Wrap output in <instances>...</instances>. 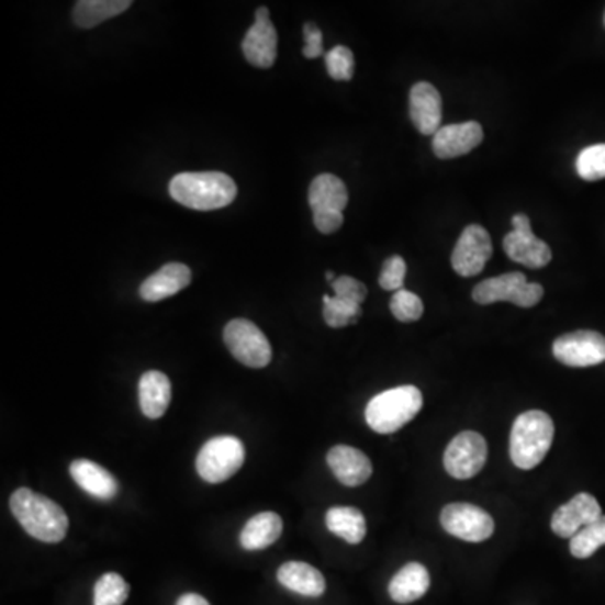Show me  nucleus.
Masks as SVG:
<instances>
[{"mask_svg":"<svg viewBox=\"0 0 605 605\" xmlns=\"http://www.w3.org/2000/svg\"><path fill=\"white\" fill-rule=\"evenodd\" d=\"M313 223L316 229L323 234H334L340 229L344 224V212L338 211H316L313 212Z\"/></svg>","mask_w":605,"mask_h":605,"instance_id":"35","label":"nucleus"},{"mask_svg":"<svg viewBox=\"0 0 605 605\" xmlns=\"http://www.w3.org/2000/svg\"><path fill=\"white\" fill-rule=\"evenodd\" d=\"M408 110H411L412 123L423 135H436L441 130V94L430 82H417L411 88Z\"/></svg>","mask_w":605,"mask_h":605,"instance_id":"15","label":"nucleus"},{"mask_svg":"<svg viewBox=\"0 0 605 605\" xmlns=\"http://www.w3.org/2000/svg\"><path fill=\"white\" fill-rule=\"evenodd\" d=\"M441 525L452 537L471 544L488 540L494 531L493 516L470 503H452L445 506Z\"/></svg>","mask_w":605,"mask_h":605,"instance_id":"10","label":"nucleus"},{"mask_svg":"<svg viewBox=\"0 0 605 605\" xmlns=\"http://www.w3.org/2000/svg\"><path fill=\"white\" fill-rule=\"evenodd\" d=\"M170 195L194 211H215L233 204L236 182L223 172H187L173 177Z\"/></svg>","mask_w":605,"mask_h":605,"instance_id":"2","label":"nucleus"},{"mask_svg":"<svg viewBox=\"0 0 605 605\" xmlns=\"http://www.w3.org/2000/svg\"><path fill=\"white\" fill-rule=\"evenodd\" d=\"M326 69L337 81H350L354 78L355 58L348 47L337 46L325 54Z\"/></svg>","mask_w":605,"mask_h":605,"instance_id":"32","label":"nucleus"},{"mask_svg":"<svg viewBox=\"0 0 605 605\" xmlns=\"http://www.w3.org/2000/svg\"><path fill=\"white\" fill-rule=\"evenodd\" d=\"M488 445L481 434L464 430L449 442L445 468L456 480H471L486 464Z\"/></svg>","mask_w":605,"mask_h":605,"instance_id":"9","label":"nucleus"},{"mask_svg":"<svg viewBox=\"0 0 605 605\" xmlns=\"http://www.w3.org/2000/svg\"><path fill=\"white\" fill-rule=\"evenodd\" d=\"M391 312L399 322H417L424 313L423 300L416 293H412V291H395L391 300Z\"/></svg>","mask_w":605,"mask_h":605,"instance_id":"31","label":"nucleus"},{"mask_svg":"<svg viewBox=\"0 0 605 605\" xmlns=\"http://www.w3.org/2000/svg\"><path fill=\"white\" fill-rule=\"evenodd\" d=\"M192 281V271L182 262H169L148 277L141 287V296L148 303H157L186 290Z\"/></svg>","mask_w":605,"mask_h":605,"instance_id":"18","label":"nucleus"},{"mask_svg":"<svg viewBox=\"0 0 605 605\" xmlns=\"http://www.w3.org/2000/svg\"><path fill=\"white\" fill-rule=\"evenodd\" d=\"M576 173L587 182L605 179V144L592 145L579 154Z\"/></svg>","mask_w":605,"mask_h":605,"instance_id":"30","label":"nucleus"},{"mask_svg":"<svg viewBox=\"0 0 605 605\" xmlns=\"http://www.w3.org/2000/svg\"><path fill=\"white\" fill-rule=\"evenodd\" d=\"M243 53L256 68H271L278 56V33L269 19V11L259 8L256 22L243 41Z\"/></svg>","mask_w":605,"mask_h":605,"instance_id":"13","label":"nucleus"},{"mask_svg":"<svg viewBox=\"0 0 605 605\" xmlns=\"http://www.w3.org/2000/svg\"><path fill=\"white\" fill-rule=\"evenodd\" d=\"M177 605H211L205 601L202 595L199 594H183L182 597L177 601Z\"/></svg>","mask_w":605,"mask_h":605,"instance_id":"37","label":"nucleus"},{"mask_svg":"<svg viewBox=\"0 0 605 605\" xmlns=\"http://www.w3.org/2000/svg\"><path fill=\"white\" fill-rule=\"evenodd\" d=\"M430 579L426 567L421 563H407L399 570L389 584V594L397 604H411L419 601L429 591Z\"/></svg>","mask_w":605,"mask_h":605,"instance_id":"23","label":"nucleus"},{"mask_svg":"<svg viewBox=\"0 0 605 605\" xmlns=\"http://www.w3.org/2000/svg\"><path fill=\"white\" fill-rule=\"evenodd\" d=\"M128 594V584L122 575L104 573L94 585V605H123Z\"/></svg>","mask_w":605,"mask_h":605,"instance_id":"29","label":"nucleus"},{"mask_svg":"<svg viewBox=\"0 0 605 605\" xmlns=\"http://www.w3.org/2000/svg\"><path fill=\"white\" fill-rule=\"evenodd\" d=\"M309 201L313 212H344L348 204L347 187L337 176L322 173L310 186Z\"/></svg>","mask_w":605,"mask_h":605,"instance_id":"24","label":"nucleus"},{"mask_svg":"<svg viewBox=\"0 0 605 605\" xmlns=\"http://www.w3.org/2000/svg\"><path fill=\"white\" fill-rule=\"evenodd\" d=\"M244 458L246 449L237 437L219 436L202 446L195 468L205 483H224L240 470Z\"/></svg>","mask_w":605,"mask_h":605,"instance_id":"5","label":"nucleus"},{"mask_svg":"<svg viewBox=\"0 0 605 605\" xmlns=\"http://www.w3.org/2000/svg\"><path fill=\"white\" fill-rule=\"evenodd\" d=\"M326 461L332 473L345 486H360L367 483L373 473L372 462L367 458L366 452L350 446H335L329 449Z\"/></svg>","mask_w":605,"mask_h":605,"instance_id":"17","label":"nucleus"},{"mask_svg":"<svg viewBox=\"0 0 605 605\" xmlns=\"http://www.w3.org/2000/svg\"><path fill=\"white\" fill-rule=\"evenodd\" d=\"M544 298V287L528 283L522 272H508L502 277L481 281L473 291V300L480 305H493L498 301H509L522 309H531Z\"/></svg>","mask_w":605,"mask_h":605,"instance_id":"6","label":"nucleus"},{"mask_svg":"<svg viewBox=\"0 0 605 605\" xmlns=\"http://www.w3.org/2000/svg\"><path fill=\"white\" fill-rule=\"evenodd\" d=\"M513 231L503 239L505 253L512 261L531 269L545 268L552 261V251L547 243L538 239L531 231L528 215L515 214L512 217Z\"/></svg>","mask_w":605,"mask_h":605,"instance_id":"8","label":"nucleus"},{"mask_svg":"<svg viewBox=\"0 0 605 605\" xmlns=\"http://www.w3.org/2000/svg\"><path fill=\"white\" fill-rule=\"evenodd\" d=\"M303 34H305V49H303L305 58H320L323 54V34L318 30V25L309 22L303 27Z\"/></svg>","mask_w":605,"mask_h":605,"instance_id":"36","label":"nucleus"},{"mask_svg":"<svg viewBox=\"0 0 605 605\" xmlns=\"http://www.w3.org/2000/svg\"><path fill=\"white\" fill-rule=\"evenodd\" d=\"M405 272H407V266L404 258L392 256L383 262L379 278L380 287L388 291L404 290Z\"/></svg>","mask_w":605,"mask_h":605,"instance_id":"33","label":"nucleus"},{"mask_svg":"<svg viewBox=\"0 0 605 605\" xmlns=\"http://www.w3.org/2000/svg\"><path fill=\"white\" fill-rule=\"evenodd\" d=\"M601 505L589 493H579L569 503L560 506L552 516V530L557 537H575L582 528L601 518Z\"/></svg>","mask_w":605,"mask_h":605,"instance_id":"14","label":"nucleus"},{"mask_svg":"<svg viewBox=\"0 0 605 605\" xmlns=\"http://www.w3.org/2000/svg\"><path fill=\"white\" fill-rule=\"evenodd\" d=\"M553 357L569 367L598 366L605 362V337L592 329L562 335L553 344Z\"/></svg>","mask_w":605,"mask_h":605,"instance_id":"12","label":"nucleus"},{"mask_svg":"<svg viewBox=\"0 0 605 605\" xmlns=\"http://www.w3.org/2000/svg\"><path fill=\"white\" fill-rule=\"evenodd\" d=\"M128 8H132L130 0H79L72 11V19L82 30H91L94 25L128 11Z\"/></svg>","mask_w":605,"mask_h":605,"instance_id":"26","label":"nucleus"},{"mask_svg":"<svg viewBox=\"0 0 605 605\" xmlns=\"http://www.w3.org/2000/svg\"><path fill=\"white\" fill-rule=\"evenodd\" d=\"M138 401L142 412L148 419H160L172 401L169 377L158 370H148L144 373L138 382Z\"/></svg>","mask_w":605,"mask_h":605,"instance_id":"20","label":"nucleus"},{"mask_svg":"<svg viewBox=\"0 0 605 605\" xmlns=\"http://www.w3.org/2000/svg\"><path fill=\"white\" fill-rule=\"evenodd\" d=\"M423 402V392L414 385H402L382 392L367 405V424L379 434L397 433L419 414Z\"/></svg>","mask_w":605,"mask_h":605,"instance_id":"4","label":"nucleus"},{"mask_svg":"<svg viewBox=\"0 0 605 605\" xmlns=\"http://www.w3.org/2000/svg\"><path fill=\"white\" fill-rule=\"evenodd\" d=\"M278 582L288 591L305 595V597H320L326 589L325 576L315 567L305 562H287L278 570Z\"/></svg>","mask_w":605,"mask_h":605,"instance_id":"22","label":"nucleus"},{"mask_svg":"<svg viewBox=\"0 0 605 605\" xmlns=\"http://www.w3.org/2000/svg\"><path fill=\"white\" fill-rule=\"evenodd\" d=\"M9 505L19 525L31 537L44 544H58L65 540L69 519L58 503L43 494L34 493L30 488H19L12 493Z\"/></svg>","mask_w":605,"mask_h":605,"instance_id":"1","label":"nucleus"},{"mask_svg":"<svg viewBox=\"0 0 605 605\" xmlns=\"http://www.w3.org/2000/svg\"><path fill=\"white\" fill-rule=\"evenodd\" d=\"M493 256V244L490 234L483 226L471 224L462 231L451 256L452 269L459 277L473 278L483 271Z\"/></svg>","mask_w":605,"mask_h":605,"instance_id":"11","label":"nucleus"},{"mask_svg":"<svg viewBox=\"0 0 605 605\" xmlns=\"http://www.w3.org/2000/svg\"><path fill=\"white\" fill-rule=\"evenodd\" d=\"M483 126L478 122L456 123L442 126L434 135L433 150L436 157L456 158L470 154L483 142Z\"/></svg>","mask_w":605,"mask_h":605,"instance_id":"16","label":"nucleus"},{"mask_svg":"<svg viewBox=\"0 0 605 605\" xmlns=\"http://www.w3.org/2000/svg\"><path fill=\"white\" fill-rule=\"evenodd\" d=\"M326 281H329V283H332V284L335 283V272L334 271L326 272Z\"/></svg>","mask_w":605,"mask_h":605,"instance_id":"38","label":"nucleus"},{"mask_svg":"<svg viewBox=\"0 0 605 605\" xmlns=\"http://www.w3.org/2000/svg\"><path fill=\"white\" fill-rule=\"evenodd\" d=\"M224 341L234 359L246 367L262 369L271 362L272 351L268 338L249 320L236 318L227 323Z\"/></svg>","mask_w":605,"mask_h":605,"instance_id":"7","label":"nucleus"},{"mask_svg":"<svg viewBox=\"0 0 605 605\" xmlns=\"http://www.w3.org/2000/svg\"><path fill=\"white\" fill-rule=\"evenodd\" d=\"M553 434L556 426L547 412L528 411L516 417L509 436L513 464L519 470L537 468L552 448Z\"/></svg>","mask_w":605,"mask_h":605,"instance_id":"3","label":"nucleus"},{"mask_svg":"<svg viewBox=\"0 0 605 605\" xmlns=\"http://www.w3.org/2000/svg\"><path fill=\"white\" fill-rule=\"evenodd\" d=\"M335 296L340 300L362 305V301L367 298V287L360 281L354 280L351 277H340L334 283Z\"/></svg>","mask_w":605,"mask_h":605,"instance_id":"34","label":"nucleus"},{"mask_svg":"<svg viewBox=\"0 0 605 605\" xmlns=\"http://www.w3.org/2000/svg\"><path fill=\"white\" fill-rule=\"evenodd\" d=\"M326 527L347 544L359 545L367 535V522L362 512L351 506H334L326 512Z\"/></svg>","mask_w":605,"mask_h":605,"instance_id":"25","label":"nucleus"},{"mask_svg":"<svg viewBox=\"0 0 605 605\" xmlns=\"http://www.w3.org/2000/svg\"><path fill=\"white\" fill-rule=\"evenodd\" d=\"M283 534V519L272 512L259 513L247 522L240 531V547L247 552L271 547Z\"/></svg>","mask_w":605,"mask_h":605,"instance_id":"21","label":"nucleus"},{"mask_svg":"<svg viewBox=\"0 0 605 605\" xmlns=\"http://www.w3.org/2000/svg\"><path fill=\"white\" fill-rule=\"evenodd\" d=\"M360 315H362L360 305L348 303L337 296H328V294L323 296V318L332 328H344L351 323H357Z\"/></svg>","mask_w":605,"mask_h":605,"instance_id":"28","label":"nucleus"},{"mask_svg":"<svg viewBox=\"0 0 605 605\" xmlns=\"http://www.w3.org/2000/svg\"><path fill=\"white\" fill-rule=\"evenodd\" d=\"M602 545H605V516L595 519L594 524L587 525L575 537L570 538V553L575 559H589Z\"/></svg>","mask_w":605,"mask_h":605,"instance_id":"27","label":"nucleus"},{"mask_svg":"<svg viewBox=\"0 0 605 605\" xmlns=\"http://www.w3.org/2000/svg\"><path fill=\"white\" fill-rule=\"evenodd\" d=\"M69 473L75 483L94 498L112 500L119 493V483H116L115 477L97 462L76 459L69 466Z\"/></svg>","mask_w":605,"mask_h":605,"instance_id":"19","label":"nucleus"}]
</instances>
